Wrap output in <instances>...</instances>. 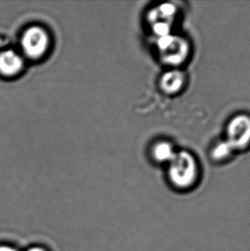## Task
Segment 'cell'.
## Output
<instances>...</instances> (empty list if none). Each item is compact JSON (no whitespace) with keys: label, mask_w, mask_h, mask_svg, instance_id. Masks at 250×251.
Segmentation results:
<instances>
[{"label":"cell","mask_w":250,"mask_h":251,"mask_svg":"<svg viewBox=\"0 0 250 251\" xmlns=\"http://www.w3.org/2000/svg\"><path fill=\"white\" fill-rule=\"evenodd\" d=\"M199 173L196 158L187 151L175 153L169 162L168 178L177 190H187L195 186L199 179Z\"/></svg>","instance_id":"obj_1"},{"label":"cell","mask_w":250,"mask_h":251,"mask_svg":"<svg viewBox=\"0 0 250 251\" xmlns=\"http://www.w3.org/2000/svg\"><path fill=\"white\" fill-rule=\"evenodd\" d=\"M158 48L164 63L171 65L183 64L189 52V43L187 41L171 34L159 38Z\"/></svg>","instance_id":"obj_2"},{"label":"cell","mask_w":250,"mask_h":251,"mask_svg":"<svg viewBox=\"0 0 250 251\" xmlns=\"http://www.w3.org/2000/svg\"><path fill=\"white\" fill-rule=\"evenodd\" d=\"M227 143L233 150H244L250 146V117L237 115L229 122L226 130Z\"/></svg>","instance_id":"obj_3"},{"label":"cell","mask_w":250,"mask_h":251,"mask_svg":"<svg viewBox=\"0 0 250 251\" xmlns=\"http://www.w3.org/2000/svg\"><path fill=\"white\" fill-rule=\"evenodd\" d=\"M49 35L44 28L31 27L25 31L22 37V48L28 58H40L49 48Z\"/></svg>","instance_id":"obj_4"},{"label":"cell","mask_w":250,"mask_h":251,"mask_svg":"<svg viewBox=\"0 0 250 251\" xmlns=\"http://www.w3.org/2000/svg\"><path fill=\"white\" fill-rule=\"evenodd\" d=\"M24 59L16 51L8 50L0 53V74L11 77L18 75L24 68Z\"/></svg>","instance_id":"obj_5"},{"label":"cell","mask_w":250,"mask_h":251,"mask_svg":"<svg viewBox=\"0 0 250 251\" xmlns=\"http://www.w3.org/2000/svg\"><path fill=\"white\" fill-rule=\"evenodd\" d=\"M176 13V8L169 3L163 4L155 10L154 16L158 17V21L153 24V30L160 37L170 34L173 17Z\"/></svg>","instance_id":"obj_6"},{"label":"cell","mask_w":250,"mask_h":251,"mask_svg":"<svg viewBox=\"0 0 250 251\" xmlns=\"http://www.w3.org/2000/svg\"><path fill=\"white\" fill-rule=\"evenodd\" d=\"M185 85V76L179 71H170L166 72L160 79V87L166 94L174 95Z\"/></svg>","instance_id":"obj_7"},{"label":"cell","mask_w":250,"mask_h":251,"mask_svg":"<svg viewBox=\"0 0 250 251\" xmlns=\"http://www.w3.org/2000/svg\"><path fill=\"white\" fill-rule=\"evenodd\" d=\"M175 153L173 145L166 142L157 143L152 149V156L159 162H170Z\"/></svg>","instance_id":"obj_8"},{"label":"cell","mask_w":250,"mask_h":251,"mask_svg":"<svg viewBox=\"0 0 250 251\" xmlns=\"http://www.w3.org/2000/svg\"><path fill=\"white\" fill-rule=\"evenodd\" d=\"M232 151H233L232 148L229 145V143H227L226 141L222 142L214 147L213 150V157L215 160H225L227 157H229Z\"/></svg>","instance_id":"obj_9"},{"label":"cell","mask_w":250,"mask_h":251,"mask_svg":"<svg viewBox=\"0 0 250 251\" xmlns=\"http://www.w3.org/2000/svg\"><path fill=\"white\" fill-rule=\"evenodd\" d=\"M0 251H18L17 249L8 245H0Z\"/></svg>","instance_id":"obj_10"},{"label":"cell","mask_w":250,"mask_h":251,"mask_svg":"<svg viewBox=\"0 0 250 251\" xmlns=\"http://www.w3.org/2000/svg\"><path fill=\"white\" fill-rule=\"evenodd\" d=\"M26 251H48V250L45 249L44 247H41V246H33V247L27 249Z\"/></svg>","instance_id":"obj_11"}]
</instances>
